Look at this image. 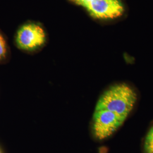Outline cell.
<instances>
[{"mask_svg": "<svg viewBox=\"0 0 153 153\" xmlns=\"http://www.w3.org/2000/svg\"><path fill=\"white\" fill-rule=\"evenodd\" d=\"M137 100V94L126 83H119L105 90L99 98L95 110H107L126 119Z\"/></svg>", "mask_w": 153, "mask_h": 153, "instance_id": "1", "label": "cell"}, {"mask_svg": "<svg viewBox=\"0 0 153 153\" xmlns=\"http://www.w3.org/2000/svg\"><path fill=\"white\" fill-rule=\"evenodd\" d=\"M46 42V34L43 28L38 23H28L17 31L16 46L20 49L33 51L42 47Z\"/></svg>", "mask_w": 153, "mask_h": 153, "instance_id": "2", "label": "cell"}, {"mask_svg": "<svg viewBox=\"0 0 153 153\" xmlns=\"http://www.w3.org/2000/svg\"><path fill=\"white\" fill-rule=\"evenodd\" d=\"M72 1H74L76 4L83 6L85 7L90 0H72Z\"/></svg>", "mask_w": 153, "mask_h": 153, "instance_id": "7", "label": "cell"}, {"mask_svg": "<svg viewBox=\"0 0 153 153\" xmlns=\"http://www.w3.org/2000/svg\"><path fill=\"white\" fill-rule=\"evenodd\" d=\"M85 7L91 16L102 19L116 18L124 12L120 0H90Z\"/></svg>", "mask_w": 153, "mask_h": 153, "instance_id": "4", "label": "cell"}, {"mask_svg": "<svg viewBox=\"0 0 153 153\" xmlns=\"http://www.w3.org/2000/svg\"><path fill=\"white\" fill-rule=\"evenodd\" d=\"M145 153H153V126L148 131L144 143Z\"/></svg>", "mask_w": 153, "mask_h": 153, "instance_id": "6", "label": "cell"}, {"mask_svg": "<svg viewBox=\"0 0 153 153\" xmlns=\"http://www.w3.org/2000/svg\"><path fill=\"white\" fill-rule=\"evenodd\" d=\"M0 153H1V152H0Z\"/></svg>", "mask_w": 153, "mask_h": 153, "instance_id": "8", "label": "cell"}, {"mask_svg": "<svg viewBox=\"0 0 153 153\" xmlns=\"http://www.w3.org/2000/svg\"><path fill=\"white\" fill-rule=\"evenodd\" d=\"M8 56V46L5 37L0 31V62L5 61Z\"/></svg>", "mask_w": 153, "mask_h": 153, "instance_id": "5", "label": "cell"}, {"mask_svg": "<svg viewBox=\"0 0 153 153\" xmlns=\"http://www.w3.org/2000/svg\"><path fill=\"white\" fill-rule=\"evenodd\" d=\"M126 119L107 110H95L93 119V131L98 140L111 136L120 128Z\"/></svg>", "mask_w": 153, "mask_h": 153, "instance_id": "3", "label": "cell"}]
</instances>
